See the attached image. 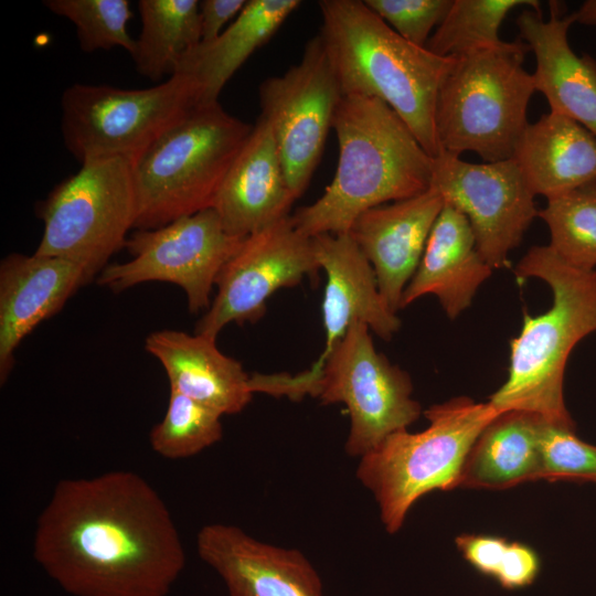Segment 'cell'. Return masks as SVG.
<instances>
[{"mask_svg": "<svg viewBox=\"0 0 596 596\" xmlns=\"http://www.w3.org/2000/svg\"><path fill=\"white\" fill-rule=\"evenodd\" d=\"M322 40L342 95L374 97L437 157L438 92L456 56H439L398 35L362 0H320Z\"/></svg>", "mask_w": 596, "mask_h": 596, "instance_id": "obj_3", "label": "cell"}, {"mask_svg": "<svg viewBox=\"0 0 596 596\" xmlns=\"http://www.w3.org/2000/svg\"><path fill=\"white\" fill-rule=\"evenodd\" d=\"M196 104L195 86L180 73L141 89L76 83L62 95L63 140L82 164L106 158L135 162L161 132Z\"/></svg>", "mask_w": 596, "mask_h": 596, "instance_id": "obj_10", "label": "cell"}, {"mask_svg": "<svg viewBox=\"0 0 596 596\" xmlns=\"http://www.w3.org/2000/svg\"><path fill=\"white\" fill-rule=\"evenodd\" d=\"M245 0H202L199 2L201 17V42L217 38L223 28L234 21L244 9Z\"/></svg>", "mask_w": 596, "mask_h": 596, "instance_id": "obj_35", "label": "cell"}, {"mask_svg": "<svg viewBox=\"0 0 596 596\" xmlns=\"http://www.w3.org/2000/svg\"><path fill=\"white\" fill-rule=\"evenodd\" d=\"M509 541L501 536L487 534H461L456 538V546L462 557L480 574L496 579Z\"/></svg>", "mask_w": 596, "mask_h": 596, "instance_id": "obj_33", "label": "cell"}, {"mask_svg": "<svg viewBox=\"0 0 596 596\" xmlns=\"http://www.w3.org/2000/svg\"><path fill=\"white\" fill-rule=\"evenodd\" d=\"M43 4L54 14L70 20L76 29L84 52L121 47L129 54L136 39L128 32L132 17L127 0H45Z\"/></svg>", "mask_w": 596, "mask_h": 596, "instance_id": "obj_30", "label": "cell"}, {"mask_svg": "<svg viewBox=\"0 0 596 596\" xmlns=\"http://www.w3.org/2000/svg\"><path fill=\"white\" fill-rule=\"evenodd\" d=\"M514 274L519 281H545L553 302L544 313H524L519 336L510 341L508 377L489 403L499 413L521 411L574 426L565 406L564 374L573 348L596 331V270L568 265L547 245L531 247Z\"/></svg>", "mask_w": 596, "mask_h": 596, "instance_id": "obj_4", "label": "cell"}, {"mask_svg": "<svg viewBox=\"0 0 596 596\" xmlns=\"http://www.w3.org/2000/svg\"><path fill=\"white\" fill-rule=\"evenodd\" d=\"M33 556L73 596H166L185 565L164 501L127 470L61 480L38 518Z\"/></svg>", "mask_w": 596, "mask_h": 596, "instance_id": "obj_1", "label": "cell"}, {"mask_svg": "<svg viewBox=\"0 0 596 596\" xmlns=\"http://www.w3.org/2000/svg\"><path fill=\"white\" fill-rule=\"evenodd\" d=\"M89 277L77 264L34 253L9 254L0 264V383L14 365L21 341L57 313Z\"/></svg>", "mask_w": 596, "mask_h": 596, "instance_id": "obj_17", "label": "cell"}, {"mask_svg": "<svg viewBox=\"0 0 596 596\" xmlns=\"http://www.w3.org/2000/svg\"><path fill=\"white\" fill-rule=\"evenodd\" d=\"M134 162L106 158L82 164L39 202L43 234L34 253L79 265L89 279L125 247L136 222Z\"/></svg>", "mask_w": 596, "mask_h": 596, "instance_id": "obj_9", "label": "cell"}, {"mask_svg": "<svg viewBox=\"0 0 596 596\" xmlns=\"http://www.w3.org/2000/svg\"><path fill=\"white\" fill-rule=\"evenodd\" d=\"M499 414L489 402L454 397L424 411L425 429L393 433L359 458L355 476L373 494L386 532H398L423 496L458 488L472 445Z\"/></svg>", "mask_w": 596, "mask_h": 596, "instance_id": "obj_8", "label": "cell"}, {"mask_svg": "<svg viewBox=\"0 0 596 596\" xmlns=\"http://www.w3.org/2000/svg\"><path fill=\"white\" fill-rule=\"evenodd\" d=\"M520 6L540 11L536 0H453L426 49L439 56H461L502 42L499 29L507 14Z\"/></svg>", "mask_w": 596, "mask_h": 596, "instance_id": "obj_27", "label": "cell"}, {"mask_svg": "<svg viewBox=\"0 0 596 596\" xmlns=\"http://www.w3.org/2000/svg\"><path fill=\"white\" fill-rule=\"evenodd\" d=\"M222 416L217 411L170 390L164 417L150 432L152 450L168 459L192 457L221 440Z\"/></svg>", "mask_w": 596, "mask_h": 596, "instance_id": "obj_29", "label": "cell"}, {"mask_svg": "<svg viewBox=\"0 0 596 596\" xmlns=\"http://www.w3.org/2000/svg\"><path fill=\"white\" fill-rule=\"evenodd\" d=\"M198 0H140L141 31L130 54L137 72L159 82L171 77L202 40Z\"/></svg>", "mask_w": 596, "mask_h": 596, "instance_id": "obj_26", "label": "cell"}, {"mask_svg": "<svg viewBox=\"0 0 596 596\" xmlns=\"http://www.w3.org/2000/svg\"><path fill=\"white\" fill-rule=\"evenodd\" d=\"M332 128L339 143L334 177L316 202L291 216L305 235L347 233L366 210L430 188L433 158L382 100L342 95Z\"/></svg>", "mask_w": 596, "mask_h": 596, "instance_id": "obj_2", "label": "cell"}, {"mask_svg": "<svg viewBox=\"0 0 596 596\" xmlns=\"http://www.w3.org/2000/svg\"><path fill=\"white\" fill-rule=\"evenodd\" d=\"M145 349L163 366L170 390L222 415L242 412L253 397L251 376L220 351L215 338L163 329L146 338Z\"/></svg>", "mask_w": 596, "mask_h": 596, "instance_id": "obj_21", "label": "cell"}, {"mask_svg": "<svg viewBox=\"0 0 596 596\" xmlns=\"http://www.w3.org/2000/svg\"><path fill=\"white\" fill-rule=\"evenodd\" d=\"M300 3L299 0H249L217 38L200 42L192 49L175 73L190 78L195 86L199 104L219 102L230 78L274 35Z\"/></svg>", "mask_w": 596, "mask_h": 596, "instance_id": "obj_24", "label": "cell"}, {"mask_svg": "<svg viewBox=\"0 0 596 596\" xmlns=\"http://www.w3.org/2000/svg\"><path fill=\"white\" fill-rule=\"evenodd\" d=\"M529 45L517 39L456 56L443 81L435 126L441 151H475L483 162L513 157L529 125L528 106L535 91L523 68Z\"/></svg>", "mask_w": 596, "mask_h": 596, "instance_id": "obj_7", "label": "cell"}, {"mask_svg": "<svg viewBox=\"0 0 596 596\" xmlns=\"http://www.w3.org/2000/svg\"><path fill=\"white\" fill-rule=\"evenodd\" d=\"M252 129L219 102L189 108L134 162L135 228H158L212 207Z\"/></svg>", "mask_w": 596, "mask_h": 596, "instance_id": "obj_6", "label": "cell"}, {"mask_svg": "<svg viewBox=\"0 0 596 596\" xmlns=\"http://www.w3.org/2000/svg\"><path fill=\"white\" fill-rule=\"evenodd\" d=\"M492 270L477 249L468 219L454 206L444 204L400 307L434 295L446 315L455 319L471 305Z\"/></svg>", "mask_w": 596, "mask_h": 596, "instance_id": "obj_22", "label": "cell"}, {"mask_svg": "<svg viewBox=\"0 0 596 596\" xmlns=\"http://www.w3.org/2000/svg\"><path fill=\"white\" fill-rule=\"evenodd\" d=\"M243 241L225 231L214 209H205L158 228L137 230L125 245L132 258L108 264L97 283L116 292L148 281L174 284L195 313L210 307L217 276Z\"/></svg>", "mask_w": 596, "mask_h": 596, "instance_id": "obj_11", "label": "cell"}, {"mask_svg": "<svg viewBox=\"0 0 596 596\" xmlns=\"http://www.w3.org/2000/svg\"><path fill=\"white\" fill-rule=\"evenodd\" d=\"M327 284L322 300L324 348L312 366L320 365L353 322L365 324L389 341L401 320L384 301L370 262L348 233L312 237Z\"/></svg>", "mask_w": 596, "mask_h": 596, "instance_id": "obj_18", "label": "cell"}, {"mask_svg": "<svg viewBox=\"0 0 596 596\" xmlns=\"http://www.w3.org/2000/svg\"><path fill=\"white\" fill-rule=\"evenodd\" d=\"M430 188L469 221L476 246L493 268L509 266L539 211L514 159L471 163L441 151L433 158Z\"/></svg>", "mask_w": 596, "mask_h": 596, "instance_id": "obj_13", "label": "cell"}, {"mask_svg": "<svg viewBox=\"0 0 596 596\" xmlns=\"http://www.w3.org/2000/svg\"><path fill=\"white\" fill-rule=\"evenodd\" d=\"M196 551L230 596H323L318 572L299 550L259 541L236 525L202 526Z\"/></svg>", "mask_w": 596, "mask_h": 596, "instance_id": "obj_15", "label": "cell"}, {"mask_svg": "<svg viewBox=\"0 0 596 596\" xmlns=\"http://www.w3.org/2000/svg\"><path fill=\"white\" fill-rule=\"evenodd\" d=\"M296 200L287 184L272 127L259 115L212 209L228 234L245 238L289 216Z\"/></svg>", "mask_w": 596, "mask_h": 596, "instance_id": "obj_19", "label": "cell"}, {"mask_svg": "<svg viewBox=\"0 0 596 596\" xmlns=\"http://www.w3.org/2000/svg\"><path fill=\"white\" fill-rule=\"evenodd\" d=\"M542 417L521 411L496 416L472 445L458 487L507 489L541 479Z\"/></svg>", "mask_w": 596, "mask_h": 596, "instance_id": "obj_25", "label": "cell"}, {"mask_svg": "<svg viewBox=\"0 0 596 596\" xmlns=\"http://www.w3.org/2000/svg\"><path fill=\"white\" fill-rule=\"evenodd\" d=\"M541 568L538 553L521 542H510L496 582L507 590L530 586Z\"/></svg>", "mask_w": 596, "mask_h": 596, "instance_id": "obj_34", "label": "cell"}, {"mask_svg": "<svg viewBox=\"0 0 596 596\" xmlns=\"http://www.w3.org/2000/svg\"><path fill=\"white\" fill-rule=\"evenodd\" d=\"M512 159L533 194L550 199L596 181V136L550 111L526 126Z\"/></svg>", "mask_w": 596, "mask_h": 596, "instance_id": "obj_23", "label": "cell"}, {"mask_svg": "<svg viewBox=\"0 0 596 596\" xmlns=\"http://www.w3.org/2000/svg\"><path fill=\"white\" fill-rule=\"evenodd\" d=\"M287 184L296 199L320 161L342 92L321 38L308 40L300 61L259 85Z\"/></svg>", "mask_w": 596, "mask_h": 596, "instance_id": "obj_12", "label": "cell"}, {"mask_svg": "<svg viewBox=\"0 0 596 596\" xmlns=\"http://www.w3.org/2000/svg\"><path fill=\"white\" fill-rule=\"evenodd\" d=\"M540 454L541 479L596 482V446L579 439L574 426L544 421Z\"/></svg>", "mask_w": 596, "mask_h": 596, "instance_id": "obj_31", "label": "cell"}, {"mask_svg": "<svg viewBox=\"0 0 596 596\" xmlns=\"http://www.w3.org/2000/svg\"><path fill=\"white\" fill-rule=\"evenodd\" d=\"M433 189L361 213L347 232L373 267L387 307L397 312L433 225L444 207Z\"/></svg>", "mask_w": 596, "mask_h": 596, "instance_id": "obj_16", "label": "cell"}, {"mask_svg": "<svg viewBox=\"0 0 596 596\" xmlns=\"http://www.w3.org/2000/svg\"><path fill=\"white\" fill-rule=\"evenodd\" d=\"M370 331L353 322L320 365L296 375L255 373L249 379L252 392L294 401L310 395L326 405L343 404L350 417L344 449L361 458L422 414L412 397L409 375L376 351Z\"/></svg>", "mask_w": 596, "mask_h": 596, "instance_id": "obj_5", "label": "cell"}, {"mask_svg": "<svg viewBox=\"0 0 596 596\" xmlns=\"http://www.w3.org/2000/svg\"><path fill=\"white\" fill-rule=\"evenodd\" d=\"M574 13L564 14L550 1V18L541 11L523 10L517 18L521 39L535 56L532 74L535 91L549 102L552 113L576 120L596 136V60L577 55L568 43Z\"/></svg>", "mask_w": 596, "mask_h": 596, "instance_id": "obj_20", "label": "cell"}, {"mask_svg": "<svg viewBox=\"0 0 596 596\" xmlns=\"http://www.w3.org/2000/svg\"><path fill=\"white\" fill-rule=\"evenodd\" d=\"M573 13L577 23L596 26V0L583 2Z\"/></svg>", "mask_w": 596, "mask_h": 596, "instance_id": "obj_36", "label": "cell"}, {"mask_svg": "<svg viewBox=\"0 0 596 596\" xmlns=\"http://www.w3.org/2000/svg\"><path fill=\"white\" fill-rule=\"evenodd\" d=\"M319 269L312 237L301 233L290 215L245 237L220 272L217 292L195 333L216 339L232 322L255 323L275 291L294 287Z\"/></svg>", "mask_w": 596, "mask_h": 596, "instance_id": "obj_14", "label": "cell"}, {"mask_svg": "<svg viewBox=\"0 0 596 596\" xmlns=\"http://www.w3.org/2000/svg\"><path fill=\"white\" fill-rule=\"evenodd\" d=\"M366 6L409 43L425 47L432 30L448 13L453 0H364Z\"/></svg>", "mask_w": 596, "mask_h": 596, "instance_id": "obj_32", "label": "cell"}, {"mask_svg": "<svg viewBox=\"0 0 596 596\" xmlns=\"http://www.w3.org/2000/svg\"><path fill=\"white\" fill-rule=\"evenodd\" d=\"M551 234L550 247L568 265L596 266V181L547 199L539 211Z\"/></svg>", "mask_w": 596, "mask_h": 596, "instance_id": "obj_28", "label": "cell"}]
</instances>
